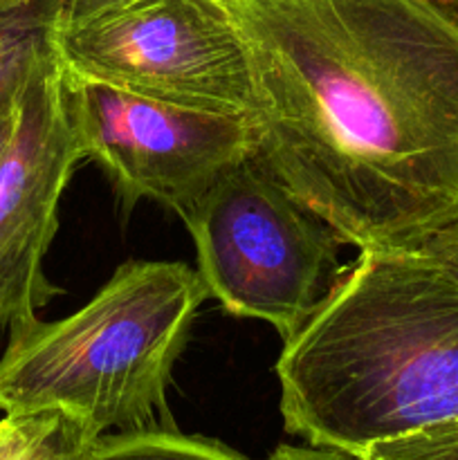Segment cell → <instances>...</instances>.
I'll list each match as a JSON object with an SVG mask.
<instances>
[{
  "label": "cell",
  "instance_id": "obj_12",
  "mask_svg": "<svg viewBox=\"0 0 458 460\" xmlns=\"http://www.w3.org/2000/svg\"><path fill=\"white\" fill-rule=\"evenodd\" d=\"M268 460H362L339 449L314 447V445H278Z\"/></svg>",
  "mask_w": 458,
  "mask_h": 460
},
{
  "label": "cell",
  "instance_id": "obj_14",
  "mask_svg": "<svg viewBox=\"0 0 458 460\" xmlns=\"http://www.w3.org/2000/svg\"><path fill=\"white\" fill-rule=\"evenodd\" d=\"M16 97L9 99L7 103L0 106V153H3L4 146H7L9 135H12L13 130V121H16Z\"/></svg>",
  "mask_w": 458,
  "mask_h": 460
},
{
  "label": "cell",
  "instance_id": "obj_11",
  "mask_svg": "<svg viewBox=\"0 0 458 460\" xmlns=\"http://www.w3.org/2000/svg\"><path fill=\"white\" fill-rule=\"evenodd\" d=\"M362 460H458V416L373 445Z\"/></svg>",
  "mask_w": 458,
  "mask_h": 460
},
{
  "label": "cell",
  "instance_id": "obj_1",
  "mask_svg": "<svg viewBox=\"0 0 458 460\" xmlns=\"http://www.w3.org/2000/svg\"><path fill=\"white\" fill-rule=\"evenodd\" d=\"M251 76L254 160L341 241L458 227V18L431 0H220Z\"/></svg>",
  "mask_w": 458,
  "mask_h": 460
},
{
  "label": "cell",
  "instance_id": "obj_8",
  "mask_svg": "<svg viewBox=\"0 0 458 460\" xmlns=\"http://www.w3.org/2000/svg\"><path fill=\"white\" fill-rule=\"evenodd\" d=\"M72 0H0V106L48 54L57 49V25Z\"/></svg>",
  "mask_w": 458,
  "mask_h": 460
},
{
  "label": "cell",
  "instance_id": "obj_9",
  "mask_svg": "<svg viewBox=\"0 0 458 460\" xmlns=\"http://www.w3.org/2000/svg\"><path fill=\"white\" fill-rule=\"evenodd\" d=\"M94 434L81 418L61 409L4 413L0 418V460H90Z\"/></svg>",
  "mask_w": 458,
  "mask_h": 460
},
{
  "label": "cell",
  "instance_id": "obj_10",
  "mask_svg": "<svg viewBox=\"0 0 458 460\" xmlns=\"http://www.w3.org/2000/svg\"><path fill=\"white\" fill-rule=\"evenodd\" d=\"M90 460H250L236 449L202 438L180 434L175 427L142 431H117L94 440Z\"/></svg>",
  "mask_w": 458,
  "mask_h": 460
},
{
  "label": "cell",
  "instance_id": "obj_7",
  "mask_svg": "<svg viewBox=\"0 0 458 460\" xmlns=\"http://www.w3.org/2000/svg\"><path fill=\"white\" fill-rule=\"evenodd\" d=\"M84 160L58 52L31 70L16 97V121L0 153V328L34 319L57 296L43 261L58 229V200Z\"/></svg>",
  "mask_w": 458,
  "mask_h": 460
},
{
  "label": "cell",
  "instance_id": "obj_4",
  "mask_svg": "<svg viewBox=\"0 0 458 460\" xmlns=\"http://www.w3.org/2000/svg\"><path fill=\"white\" fill-rule=\"evenodd\" d=\"M198 277L227 313L290 340L335 279L341 241L254 157L225 171L184 216Z\"/></svg>",
  "mask_w": 458,
  "mask_h": 460
},
{
  "label": "cell",
  "instance_id": "obj_6",
  "mask_svg": "<svg viewBox=\"0 0 458 460\" xmlns=\"http://www.w3.org/2000/svg\"><path fill=\"white\" fill-rule=\"evenodd\" d=\"M76 144L110 178L124 209L153 200L184 218L216 180L254 155L247 115L128 93L66 70Z\"/></svg>",
  "mask_w": 458,
  "mask_h": 460
},
{
  "label": "cell",
  "instance_id": "obj_5",
  "mask_svg": "<svg viewBox=\"0 0 458 460\" xmlns=\"http://www.w3.org/2000/svg\"><path fill=\"white\" fill-rule=\"evenodd\" d=\"M54 40L75 76L202 111H251L250 63L220 0H72Z\"/></svg>",
  "mask_w": 458,
  "mask_h": 460
},
{
  "label": "cell",
  "instance_id": "obj_15",
  "mask_svg": "<svg viewBox=\"0 0 458 460\" xmlns=\"http://www.w3.org/2000/svg\"><path fill=\"white\" fill-rule=\"evenodd\" d=\"M434 4H438L440 9H445L447 13H452L454 18H458V0H431Z\"/></svg>",
  "mask_w": 458,
  "mask_h": 460
},
{
  "label": "cell",
  "instance_id": "obj_3",
  "mask_svg": "<svg viewBox=\"0 0 458 460\" xmlns=\"http://www.w3.org/2000/svg\"><path fill=\"white\" fill-rule=\"evenodd\" d=\"M207 288L171 261H128L76 313L9 328L0 411L61 409L94 434L175 427L166 389Z\"/></svg>",
  "mask_w": 458,
  "mask_h": 460
},
{
  "label": "cell",
  "instance_id": "obj_13",
  "mask_svg": "<svg viewBox=\"0 0 458 460\" xmlns=\"http://www.w3.org/2000/svg\"><path fill=\"white\" fill-rule=\"evenodd\" d=\"M422 247L431 252L454 277L458 279V227L445 229V232L436 234L434 238L425 243Z\"/></svg>",
  "mask_w": 458,
  "mask_h": 460
},
{
  "label": "cell",
  "instance_id": "obj_2",
  "mask_svg": "<svg viewBox=\"0 0 458 460\" xmlns=\"http://www.w3.org/2000/svg\"><path fill=\"white\" fill-rule=\"evenodd\" d=\"M277 377L287 434L353 456L458 416V279L427 247L359 252Z\"/></svg>",
  "mask_w": 458,
  "mask_h": 460
}]
</instances>
